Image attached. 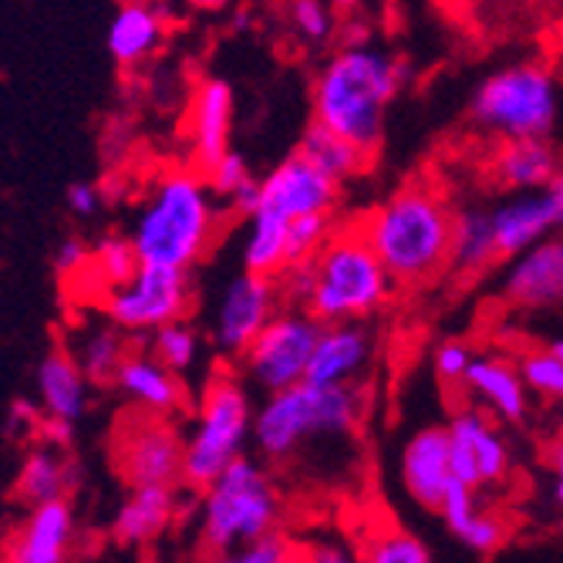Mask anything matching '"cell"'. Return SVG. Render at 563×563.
Segmentation results:
<instances>
[{
  "instance_id": "obj_1",
  "label": "cell",
  "mask_w": 563,
  "mask_h": 563,
  "mask_svg": "<svg viewBox=\"0 0 563 563\" xmlns=\"http://www.w3.org/2000/svg\"><path fill=\"white\" fill-rule=\"evenodd\" d=\"M227 217L207 173L196 166H169L142 189L125 236L135 246L139 264L189 274L210 257Z\"/></svg>"
},
{
  "instance_id": "obj_2",
  "label": "cell",
  "mask_w": 563,
  "mask_h": 563,
  "mask_svg": "<svg viewBox=\"0 0 563 563\" xmlns=\"http://www.w3.org/2000/svg\"><path fill=\"white\" fill-rule=\"evenodd\" d=\"M405 81V65L372 37L338 44L311 85V122L347 139L372 159L382 139L388 109Z\"/></svg>"
},
{
  "instance_id": "obj_3",
  "label": "cell",
  "mask_w": 563,
  "mask_h": 563,
  "mask_svg": "<svg viewBox=\"0 0 563 563\" xmlns=\"http://www.w3.org/2000/svg\"><path fill=\"white\" fill-rule=\"evenodd\" d=\"M280 300L300 307L321 324L368 321L395 294V280L354 223H338L307 264L277 277Z\"/></svg>"
},
{
  "instance_id": "obj_4",
  "label": "cell",
  "mask_w": 563,
  "mask_h": 563,
  "mask_svg": "<svg viewBox=\"0 0 563 563\" xmlns=\"http://www.w3.org/2000/svg\"><path fill=\"white\" fill-rule=\"evenodd\" d=\"M452 217L455 210L439 189L412 183L375 202L354 227L378 253L395 287H419L449 267Z\"/></svg>"
},
{
  "instance_id": "obj_5",
  "label": "cell",
  "mask_w": 563,
  "mask_h": 563,
  "mask_svg": "<svg viewBox=\"0 0 563 563\" xmlns=\"http://www.w3.org/2000/svg\"><path fill=\"white\" fill-rule=\"evenodd\" d=\"M365 412L362 385H314L297 382L264 395L253 408L250 445L274 466H287L303 452L347 442Z\"/></svg>"
},
{
  "instance_id": "obj_6",
  "label": "cell",
  "mask_w": 563,
  "mask_h": 563,
  "mask_svg": "<svg viewBox=\"0 0 563 563\" xmlns=\"http://www.w3.org/2000/svg\"><path fill=\"white\" fill-rule=\"evenodd\" d=\"M470 122L493 142L556 139L563 129V78L550 62H514L479 81Z\"/></svg>"
},
{
  "instance_id": "obj_7",
  "label": "cell",
  "mask_w": 563,
  "mask_h": 563,
  "mask_svg": "<svg viewBox=\"0 0 563 563\" xmlns=\"http://www.w3.org/2000/svg\"><path fill=\"white\" fill-rule=\"evenodd\" d=\"M284 499L271 470L246 452L199 489V543L207 553L233 550L280 530Z\"/></svg>"
},
{
  "instance_id": "obj_8",
  "label": "cell",
  "mask_w": 563,
  "mask_h": 563,
  "mask_svg": "<svg viewBox=\"0 0 563 563\" xmlns=\"http://www.w3.org/2000/svg\"><path fill=\"white\" fill-rule=\"evenodd\" d=\"M253 395L233 372H217L202 388L192 426L183 445V486H210L236 455L246 452L253 432Z\"/></svg>"
},
{
  "instance_id": "obj_9",
  "label": "cell",
  "mask_w": 563,
  "mask_h": 563,
  "mask_svg": "<svg viewBox=\"0 0 563 563\" xmlns=\"http://www.w3.org/2000/svg\"><path fill=\"white\" fill-rule=\"evenodd\" d=\"M318 334V318L300 311V307H280L264 324V331L250 341V347L236 357V375L264 395L303 382Z\"/></svg>"
},
{
  "instance_id": "obj_10",
  "label": "cell",
  "mask_w": 563,
  "mask_h": 563,
  "mask_svg": "<svg viewBox=\"0 0 563 563\" xmlns=\"http://www.w3.org/2000/svg\"><path fill=\"white\" fill-rule=\"evenodd\" d=\"M189 303H192V287L186 271L139 264V271L125 284L101 294L98 311L109 321H115L125 334L148 338L163 324L186 318Z\"/></svg>"
},
{
  "instance_id": "obj_11",
  "label": "cell",
  "mask_w": 563,
  "mask_h": 563,
  "mask_svg": "<svg viewBox=\"0 0 563 563\" xmlns=\"http://www.w3.org/2000/svg\"><path fill=\"white\" fill-rule=\"evenodd\" d=\"M280 307H284V300H280L277 280L250 274V271L227 277L220 294L213 297L210 344L217 347L223 362H236Z\"/></svg>"
},
{
  "instance_id": "obj_12",
  "label": "cell",
  "mask_w": 563,
  "mask_h": 563,
  "mask_svg": "<svg viewBox=\"0 0 563 563\" xmlns=\"http://www.w3.org/2000/svg\"><path fill=\"white\" fill-rule=\"evenodd\" d=\"M186 435L173 419L135 412L115 435V470L132 486H179Z\"/></svg>"
},
{
  "instance_id": "obj_13",
  "label": "cell",
  "mask_w": 563,
  "mask_h": 563,
  "mask_svg": "<svg viewBox=\"0 0 563 563\" xmlns=\"http://www.w3.org/2000/svg\"><path fill=\"white\" fill-rule=\"evenodd\" d=\"M496 297L514 311L543 314L563 307V230L537 240L517 257L503 261L496 274Z\"/></svg>"
},
{
  "instance_id": "obj_14",
  "label": "cell",
  "mask_w": 563,
  "mask_h": 563,
  "mask_svg": "<svg viewBox=\"0 0 563 563\" xmlns=\"http://www.w3.org/2000/svg\"><path fill=\"white\" fill-rule=\"evenodd\" d=\"M449 452H452V473L470 489H489L499 486L509 470H514V455L496 429L493 416H486L479 405H466L449 416Z\"/></svg>"
},
{
  "instance_id": "obj_15",
  "label": "cell",
  "mask_w": 563,
  "mask_h": 563,
  "mask_svg": "<svg viewBox=\"0 0 563 563\" xmlns=\"http://www.w3.org/2000/svg\"><path fill=\"white\" fill-rule=\"evenodd\" d=\"M338 199H341V183L294 148L267 176H261L257 210L277 213L284 220H300L314 213L334 217Z\"/></svg>"
},
{
  "instance_id": "obj_16",
  "label": "cell",
  "mask_w": 563,
  "mask_h": 563,
  "mask_svg": "<svg viewBox=\"0 0 563 563\" xmlns=\"http://www.w3.org/2000/svg\"><path fill=\"white\" fill-rule=\"evenodd\" d=\"M71 547L75 509L62 496L27 506V517L8 533L4 547H0V563H68Z\"/></svg>"
},
{
  "instance_id": "obj_17",
  "label": "cell",
  "mask_w": 563,
  "mask_h": 563,
  "mask_svg": "<svg viewBox=\"0 0 563 563\" xmlns=\"http://www.w3.org/2000/svg\"><path fill=\"white\" fill-rule=\"evenodd\" d=\"M375 331L368 321H338L321 324L311 365H307L303 382L314 385H362V378L375 365Z\"/></svg>"
},
{
  "instance_id": "obj_18",
  "label": "cell",
  "mask_w": 563,
  "mask_h": 563,
  "mask_svg": "<svg viewBox=\"0 0 563 563\" xmlns=\"http://www.w3.org/2000/svg\"><path fill=\"white\" fill-rule=\"evenodd\" d=\"M233 115H236V98H233L230 81L202 78L192 88L189 112H186V142H189V159L196 169L207 173L220 156L230 152Z\"/></svg>"
},
{
  "instance_id": "obj_19",
  "label": "cell",
  "mask_w": 563,
  "mask_h": 563,
  "mask_svg": "<svg viewBox=\"0 0 563 563\" xmlns=\"http://www.w3.org/2000/svg\"><path fill=\"white\" fill-rule=\"evenodd\" d=\"M398 479L422 509H439L442 496L459 483L452 473L445 426H422L408 435L398 452Z\"/></svg>"
},
{
  "instance_id": "obj_20",
  "label": "cell",
  "mask_w": 563,
  "mask_h": 563,
  "mask_svg": "<svg viewBox=\"0 0 563 563\" xmlns=\"http://www.w3.org/2000/svg\"><path fill=\"white\" fill-rule=\"evenodd\" d=\"M112 385L142 416L173 419L189 405V388H186L183 375L166 368L159 357L148 354L145 347L142 351L132 347V354L122 362Z\"/></svg>"
},
{
  "instance_id": "obj_21",
  "label": "cell",
  "mask_w": 563,
  "mask_h": 563,
  "mask_svg": "<svg viewBox=\"0 0 563 563\" xmlns=\"http://www.w3.org/2000/svg\"><path fill=\"white\" fill-rule=\"evenodd\" d=\"M459 388H466L470 398L486 416H493L506 426H520L530 416V388H527L517 362H509L503 354L476 351L473 365Z\"/></svg>"
},
{
  "instance_id": "obj_22",
  "label": "cell",
  "mask_w": 563,
  "mask_h": 563,
  "mask_svg": "<svg viewBox=\"0 0 563 563\" xmlns=\"http://www.w3.org/2000/svg\"><path fill=\"white\" fill-rule=\"evenodd\" d=\"M169 37V11L159 0H122L109 24V55L122 71H139Z\"/></svg>"
},
{
  "instance_id": "obj_23",
  "label": "cell",
  "mask_w": 563,
  "mask_h": 563,
  "mask_svg": "<svg viewBox=\"0 0 563 563\" xmlns=\"http://www.w3.org/2000/svg\"><path fill=\"white\" fill-rule=\"evenodd\" d=\"M65 347L75 357V365L81 368V375L88 378V385L101 388L115 382L122 362L132 354V334H125L115 321H109L95 307V311L81 314L68 328Z\"/></svg>"
},
{
  "instance_id": "obj_24",
  "label": "cell",
  "mask_w": 563,
  "mask_h": 563,
  "mask_svg": "<svg viewBox=\"0 0 563 563\" xmlns=\"http://www.w3.org/2000/svg\"><path fill=\"white\" fill-rule=\"evenodd\" d=\"M489 210V230L493 243L499 253V264L517 257L537 240L550 236L556 230L553 207L543 189H527V192H506L496 202H486Z\"/></svg>"
},
{
  "instance_id": "obj_25",
  "label": "cell",
  "mask_w": 563,
  "mask_h": 563,
  "mask_svg": "<svg viewBox=\"0 0 563 563\" xmlns=\"http://www.w3.org/2000/svg\"><path fill=\"white\" fill-rule=\"evenodd\" d=\"M34 385H37V412L44 419H62V422H78L88 412L91 401V385L81 375V368L75 365V357L68 354L65 344H55L34 372Z\"/></svg>"
},
{
  "instance_id": "obj_26",
  "label": "cell",
  "mask_w": 563,
  "mask_h": 563,
  "mask_svg": "<svg viewBox=\"0 0 563 563\" xmlns=\"http://www.w3.org/2000/svg\"><path fill=\"white\" fill-rule=\"evenodd\" d=\"M563 166V152L556 139H514L496 142L489 173L503 192L547 189V183Z\"/></svg>"
},
{
  "instance_id": "obj_27",
  "label": "cell",
  "mask_w": 563,
  "mask_h": 563,
  "mask_svg": "<svg viewBox=\"0 0 563 563\" xmlns=\"http://www.w3.org/2000/svg\"><path fill=\"white\" fill-rule=\"evenodd\" d=\"M179 517L176 486H132L112 520V540L122 547H145L159 540Z\"/></svg>"
},
{
  "instance_id": "obj_28",
  "label": "cell",
  "mask_w": 563,
  "mask_h": 563,
  "mask_svg": "<svg viewBox=\"0 0 563 563\" xmlns=\"http://www.w3.org/2000/svg\"><path fill=\"white\" fill-rule=\"evenodd\" d=\"M435 514L445 520L449 533H455L459 540H463L466 550L483 553V556H486V553H496V550L506 543V537H509L506 520L496 517V514H489V509H483L476 489H470V486H463V483H455V486L442 496V503H439Z\"/></svg>"
},
{
  "instance_id": "obj_29",
  "label": "cell",
  "mask_w": 563,
  "mask_h": 563,
  "mask_svg": "<svg viewBox=\"0 0 563 563\" xmlns=\"http://www.w3.org/2000/svg\"><path fill=\"white\" fill-rule=\"evenodd\" d=\"M240 220V271L277 280L287 271V220L267 210H250Z\"/></svg>"
},
{
  "instance_id": "obj_30",
  "label": "cell",
  "mask_w": 563,
  "mask_h": 563,
  "mask_svg": "<svg viewBox=\"0 0 563 563\" xmlns=\"http://www.w3.org/2000/svg\"><path fill=\"white\" fill-rule=\"evenodd\" d=\"M499 264V253L489 230V210L486 202H470L459 207L452 217V250H449V267L459 274H486Z\"/></svg>"
},
{
  "instance_id": "obj_31",
  "label": "cell",
  "mask_w": 563,
  "mask_h": 563,
  "mask_svg": "<svg viewBox=\"0 0 563 563\" xmlns=\"http://www.w3.org/2000/svg\"><path fill=\"white\" fill-rule=\"evenodd\" d=\"M75 483V470L68 463V455L58 445L41 442L24 455V463L14 479V496L24 506H37L47 499H62Z\"/></svg>"
},
{
  "instance_id": "obj_32",
  "label": "cell",
  "mask_w": 563,
  "mask_h": 563,
  "mask_svg": "<svg viewBox=\"0 0 563 563\" xmlns=\"http://www.w3.org/2000/svg\"><path fill=\"white\" fill-rule=\"evenodd\" d=\"M135 271H139V257H135V246L129 243V236L109 233L91 246L88 274L68 294L85 297V300H101V294H109L112 287L125 284Z\"/></svg>"
},
{
  "instance_id": "obj_33",
  "label": "cell",
  "mask_w": 563,
  "mask_h": 563,
  "mask_svg": "<svg viewBox=\"0 0 563 563\" xmlns=\"http://www.w3.org/2000/svg\"><path fill=\"white\" fill-rule=\"evenodd\" d=\"M297 152H303L307 159H311L318 169H324L331 179H338V183H347L351 176L362 173L365 163H368V156L362 148H354L347 139H341V135H334V132H328V129H321L314 122L303 129V135L297 142Z\"/></svg>"
},
{
  "instance_id": "obj_34",
  "label": "cell",
  "mask_w": 563,
  "mask_h": 563,
  "mask_svg": "<svg viewBox=\"0 0 563 563\" xmlns=\"http://www.w3.org/2000/svg\"><path fill=\"white\" fill-rule=\"evenodd\" d=\"M207 183L217 192V199L227 207L230 217H246L250 210H257V189H261V176H253L246 159L240 152H227L220 156L210 169H207Z\"/></svg>"
},
{
  "instance_id": "obj_35",
  "label": "cell",
  "mask_w": 563,
  "mask_h": 563,
  "mask_svg": "<svg viewBox=\"0 0 563 563\" xmlns=\"http://www.w3.org/2000/svg\"><path fill=\"white\" fill-rule=\"evenodd\" d=\"M145 351L156 354L166 368H173L176 375H189L199 368L202 362V334L196 324H189L186 318L163 324L159 331H152L145 338Z\"/></svg>"
},
{
  "instance_id": "obj_36",
  "label": "cell",
  "mask_w": 563,
  "mask_h": 563,
  "mask_svg": "<svg viewBox=\"0 0 563 563\" xmlns=\"http://www.w3.org/2000/svg\"><path fill=\"white\" fill-rule=\"evenodd\" d=\"M362 553L368 563H432L429 547L401 527H375L365 537Z\"/></svg>"
},
{
  "instance_id": "obj_37",
  "label": "cell",
  "mask_w": 563,
  "mask_h": 563,
  "mask_svg": "<svg viewBox=\"0 0 563 563\" xmlns=\"http://www.w3.org/2000/svg\"><path fill=\"white\" fill-rule=\"evenodd\" d=\"M517 368H520L530 395L563 401V357L560 354H553L550 347H530L520 354Z\"/></svg>"
},
{
  "instance_id": "obj_38",
  "label": "cell",
  "mask_w": 563,
  "mask_h": 563,
  "mask_svg": "<svg viewBox=\"0 0 563 563\" xmlns=\"http://www.w3.org/2000/svg\"><path fill=\"white\" fill-rule=\"evenodd\" d=\"M290 27L303 44L324 47L334 41L338 11L328 4V0H290Z\"/></svg>"
},
{
  "instance_id": "obj_39",
  "label": "cell",
  "mask_w": 563,
  "mask_h": 563,
  "mask_svg": "<svg viewBox=\"0 0 563 563\" xmlns=\"http://www.w3.org/2000/svg\"><path fill=\"white\" fill-rule=\"evenodd\" d=\"M334 227H338V223H334V217H328V213L287 220V267L311 261L314 253L324 246V240L331 236Z\"/></svg>"
},
{
  "instance_id": "obj_40",
  "label": "cell",
  "mask_w": 563,
  "mask_h": 563,
  "mask_svg": "<svg viewBox=\"0 0 563 563\" xmlns=\"http://www.w3.org/2000/svg\"><path fill=\"white\" fill-rule=\"evenodd\" d=\"M294 543L274 530L261 540L253 543H243V547H233V550H220V553H210L202 563H284L287 556H294Z\"/></svg>"
},
{
  "instance_id": "obj_41",
  "label": "cell",
  "mask_w": 563,
  "mask_h": 563,
  "mask_svg": "<svg viewBox=\"0 0 563 563\" xmlns=\"http://www.w3.org/2000/svg\"><path fill=\"white\" fill-rule=\"evenodd\" d=\"M476 357V347L459 341V338H449V341H439L435 351H432V375L442 382V385H463L470 365Z\"/></svg>"
},
{
  "instance_id": "obj_42",
  "label": "cell",
  "mask_w": 563,
  "mask_h": 563,
  "mask_svg": "<svg viewBox=\"0 0 563 563\" xmlns=\"http://www.w3.org/2000/svg\"><path fill=\"white\" fill-rule=\"evenodd\" d=\"M300 563H368L365 553L341 537H318L297 550Z\"/></svg>"
},
{
  "instance_id": "obj_43",
  "label": "cell",
  "mask_w": 563,
  "mask_h": 563,
  "mask_svg": "<svg viewBox=\"0 0 563 563\" xmlns=\"http://www.w3.org/2000/svg\"><path fill=\"white\" fill-rule=\"evenodd\" d=\"M88 257H91V246L81 236H68L58 250H55V274L65 284V290L78 287V280L88 274Z\"/></svg>"
},
{
  "instance_id": "obj_44",
  "label": "cell",
  "mask_w": 563,
  "mask_h": 563,
  "mask_svg": "<svg viewBox=\"0 0 563 563\" xmlns=\"http://www.w3.org/2000/svg\"><path fill=\"white\" fill-rule=\"evenodd\" d=\"M65 199H68V210L75 217L88 220V217H95L101 210V199H106V192H101L95 183H71Z\"/></svg>"
},
{
  "instance_id": "obj_45",
  "label": "cell",
  "mask_w": 563,
  "mask_h": 563,
  "mask_svg": "<svg viewBox=\"0 0 563 563\" xmlns=\"http://www.w3.org/2000/svg\"><path fill=\"white\" fill-rule=\"evenodd\" d=\"M37 435H41V442H47V445L65 449V445L71 442V422H62V419H44V416H41V422H37Z\"/></svg>"
},
{
  "instance_id": "obj_46",
  "label": "cell",
  "mask_w": 563,
  "mask_h": 563,
  "mask_svg": "<svg viewBox=\"0 0 563 563\" xmlns=\"http://www.w3.org/2000/svg\"><path fill=\"white\" fill-rule=\"evenodd\" d=\"M547 199H550V207H553V220H556V230H563V166L556 169V176L547 183Z\"/></svg>"
},
{
  "instance_id": "obj_47",
  "label": "cell",
  "mask_w": 563,
  "mask_h": 563,
  "mask_svg": "<svg viewBox=\"0 0 563 563\" xmlns=\"http://www.w3.org/2000/svg\"><path fill=\"white\" fill-rule=\"evenodd\" d=\"M179 4L192 14H217L230 4V0H179Z\"/></svg>"
},
{
  "instance_id": "obj_48",
  "label": "cell",
  "mask_w": 563,
  "mask_h": 563,
  "mask_svg": "<svg viewBox=\"0 0 563 563\" xmlns=\"http://www.w3.org/2000/svg\"><path fill=\"white\" fill-rule=\"evenodd\" d=\"M550 470H553L556 479H563V442H556V445L550 449Z\"/></svg>"
},
{
  "instance_id": "obj_49",
  "label": "cell",
  "mask_w": 563,
  "mask_h": 563,
  "mask_svg": "<svg viewBox=\"0 0 563 563\" xmlns=\"http://www.w3.org/2000/svg\"><path fill=\"white\" fill-rule=\"evenodd\" d=\"M328 4H331L338 14H347V11H354L357 4H362V0H328Z\"/></svg>"
},
{
  "instance_id": "obj_50",
  "label": "cell",
  "mask_w": 563,
  "mask_h": 563,
  "mask_svg": "<svg viewBox=\"0 0 563 563\" xmlns=\"http://www.w3.org/2000/svg\"><path fill=\"white\" fill-rule=\"evenodd\" d=\"M563 405V401H560ZM556 442H563V408H560V416H556Z\"/></svg>"
},
{
  "instance_id": "obj_51",
  "label": "cell",
  "mask_w": 563,
  "mask_h": 563,
  "mask_svg": "<svg viewBox=\"0 0 563 563\" xmlns=\"http://www.w3.org/2000/svg\"><path fill=\"white\" fill-rule=\"evenodd\" d=\"M553 499L563 506V479H556V486H553Z\"/></svg>"
},
{
  "instance_id": "obj_52",
  "label": "cell",
  "mask_w": 563,
  "mask_h": 563,
  "mask_svg": "<svg viewBox=\"0 0 563 563\" xmlns=\"http://www.w3.org/2000/svg\"><path fill=\"white\" fill-rule=\"evenodd\" d=\"M547 347H550L553 354H560V357H563V338H556V341H550Z\"/></svg>"
},
{
  "instance_id": "obj_53",
  "label": "cell",
  "mask_w": 563,
  "mask_h": 563,
  "mask_svg": "<svg viewBox=\"0 0 563 563\" xmlns=\"http://www.w3.org/2000/svg\"><path fill=\"white\" fill-rule=\"evenodd\" d=\"M556 71H560V78H563V51H560V62H556Z\"/></svg>"
},
{
  "instance_id": "obj_54",
  "label": "cell",
  "mask_w": 563,
  "mask_h": 563,
  "mask_svg": "<svg viewBox=\"0 0 563 563\" xmlns=\"http://www.w3.org/2000/svg\"><path fill=\"white\" fill-rule=\"evenodd\" d=\"M284 563H300V556H297V550H294V556H287Z\"/></svg>"
}]
</instances>
